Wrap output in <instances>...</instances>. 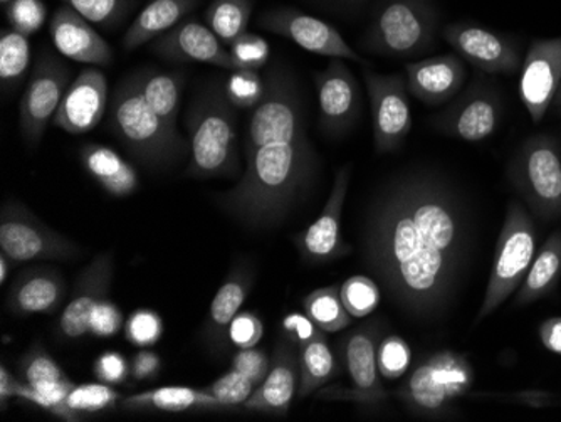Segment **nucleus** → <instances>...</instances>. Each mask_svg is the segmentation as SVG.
Segmentation results:
<instances>
[{"mask_svg":"<svg viewBox=\"0 0 561 422\" xmlns=\"http://www.w3.org/2000/svg\"><path fill=\"white\" fill-rule=\"evenodd\" d=\"M425 2H427V0H425Z\"/></svg>","mask_w":561,"mask_h":422,"instance_id":"58","label":"nucleus"},{"mask_svg":"<svg viewBox=\"0 0 561 422\" xmlns=\"http://www.w3.org/2000/svg\"><path fill=\"white\" fill-rule=\"evenodd\" d=\"M80 160L88 175L113 197H128L140 187V178L134 163L123 159L106 145L84 144Z\"/></svg>","mask_w":561,"mask_h":422,"instance_id":"28","label":"nucleus"},{"mask_svg":"<svg viewBox=\"0 0 561 422\" xmlns=\"http://www.w3.org/2000/svg\"><path fill=\"white\" fill-rule=\"evenodd\" d=\"M299 389V351L288 337L277 340L270 374L245 401L249 412L285 418L291 408L293 397Z\"/></svg>","mask_w":561,"mask_h":422,"instance_id":"23","label":"nucleus"},{"mask_svg":"<svg viewBox=\"0 0 561 422\" xmlns=\"http://www.w3.org/2000/svg\"><path fill=\"white\" fill-rule=\"evenodd\" d=\"M302 310L318 329L327 333L340 332L352 326L353 317L346 310L339 285L314 289L302 298Z\"/></svg>","mask_w":561,"mask_h":422,"instance_id":"36","label":"nucleus"},{"mask_svg":"<svg viewBox=\"0 0 561 422\" xmlns=\"http://www.w3.org/2000/svg\"><path fill=\"white\" fill-rule=\"evenodd\" d=\"M553 106L557 109L558 113H561V83L560 87H558L557 94H554Z\"/></svg>","mask_w":561,"mask_h":422,"instance_id":"56","label":"nucleus"},{"mask_svg":"<svg viewBox=\"0 0 561 422\" xmlns=\"http://www.w3.org/2000/svg\"><path fill=\"white\" fill-rule=\"evenodd\" d=\"M108 128L135 162L150 169L175 166L191 153L188 138L150 109L131 75L119 81L108 106Z\"/></svg>","mask_w":561,"mask_h":422,"instance_id":"4","label":"nucleus"},{"mask_svg":"<svg viewBox=\"0 0 561 422\" xmlns=\"http://www.w3.org/2000/svg\"><path fill=\"white\" fill-rule=\"evenodd\" d=\"M266 93L252 110L245 132L244 170L216 203L252 231L273 229L286 219L317 179L318 160L298 81L283 62L270 66Z\"/></svg>","mask_w":561,"mask_h":422,"instance_id":"2","label":"nucleus"},{"mask_svg":"<svg viewBox=\"0 0 561 422\" xmlns=\"http://www.w3.org/2000/svg\"><path fill=\"white\" fill-rule=\"evenodd\" d=\"M503 116L500 91L488 78L476 75L472 83L457 94L443 113L432 119L434 128L446 137L478 144L497 130Z\"/></svg>","mask_w":561,"mask_h":422,"instance_id":"11","label":"nucleus"},{"mask_svg":"<svg viewBox=\"0 0 561 422\" xmlns=\"http://www.w3.org/2000/svg\"><path fill=\"white\" fill-rule=\"evenodd\" d=\"M232 59H234L236 68L251 69V71H260L266 68L270 62L271 47L264 37L260 34L244 33L239 39L234 41L231 47Z\"/></svg>","mask_w":561,"mask_h":422,"instance_id":"43","label":"nucleus"},{"mask_svg":"<svg viewBox=\"0 0 561 422\" xmlns=\"http://www.w3.org/2000/svg\"><path fill=\"white\" fill-rule=\"evenodd\" d=\"M122 402V394L110 384H81L68 396V406L83 421L87 415L110 411Z\"/></svg>","mask_w":561,"mask_h":422,"instance_id":"38","label":"nucleus"},{"mask_svg":"<svg viewBox=\"0 0 561 422\" xmlns=\"http://www.w3.org/2000/svg\"><path fill=\"white\" fill-rule=\"evenodd\" d=\"M407 88L425 105L439 106L450 102L465 87V59L459 55L434 56L422 61L407 62Z\"/></svg>","mask_w":561,"mask_h":422,"instance_id":"24","label":"nucleus"},{"mask_svg":"<svg viewBox=\"0 0 561 422\" xmlns=\"http://www.w3.org/2000/svg\"><path fill=\"white\" fill-rule=\"evenodd\" d=\"M507 181L531 216L561 217V144L553 135H533L523 141L507 166Z\"/></svg>","mask_w":561,"mask_h":422,"instance_id":"7","label":"nucleus"},{"mask_svg":"<svg viewBox=\"0 0 561 422\" xmlns=\"http://www.w3.org/2000/svg\"><path fill=\"white\" fill-rule=\"evenodd\" d=\"M256 22L261 30L279 34V36L293 41L305 52L313 53L317 56H327L331 59H346V61L364 65L365 68L370 66L367 59L353 52L336 27L331 26L323 19L305 14L298 9H271V11L263 12Z\"/></svg>","mask_w":561,"mask_h":422,"instance_id":"15","label":"nucleus"},{"mask_svg":"<svg viewBox=\"0 0 561 422\" xmlns=\"http://www.w3.org/2000/svg\"><path fill=\"white\" fill-rule=\"evenodd\" d=\"M264 335V326L254 311H241L236 315L229 327V342L238 349H251L261 342Z\"/></svg>","mask_w":561,"mask_h":422,"instance_id":"47","label":"nucleus"},{"mask_svg":"<svg viewBox=\"0 0 561 422\" xmlns=\"http://www.w3.org/2000/svg\"><path fill=\"white\" fill-rule=\"evenodd\" d=\"M68 285L55 267L36 266L15 278L8 293L5 308L15 317L55 313L65 304Z\"/></svg>","mask_w":561,"mask_h":422,"instance_id":"26","label":"nucleus"},{"mask_svg":"<svg viewBox=\"0 0 561 422\" xmlns=\"http://www.w3.org/2000/svg\"><path fill=\"white\" fill-rule=\"evenodd\" d=\"M537 254V229L525 203L507 204L503 228L494 250L493 267L484 300L479 308L474 326L493 315L504 301L518 292Z\"/></svg>","mask_w":561,"mask_h":422,"instance_id":"6","label":"nucleus"},{"mask_svg":"<svg viewBox=\"0 0 561 422\" xmlns=\"http://www.w3.org/2000/svg\"><path fill=\"white\" fill-rule=\"evenodd\" d=\"M252 282L254 278H252L251 270L241 264L229 273L219 292L214 296L209 315L204 323V342L207 343L210 351L220 352L226 349L227 340H229V327L248 298Z\"/></svg>","mask_w":561,"mask_h":422,"instance_id":"27","label":"nucleus"},{"mask_svg":"<svg viewBox=\"0 0 561 422\" xmlns=\"http://www.w3.org/2000/svg\"><path fill=\"white\" fill-rule=\"evenodd\" d=\"M138 90L144 94L145 102L150 109L176 130V118L181 110L182 91L185 87V77L182 71H160L156 68L138 69L131 72Z\"/></svg>","mask_w":561,"mask_h":422,"instance_id":"31","label":"nucleus"},{"mask_svg":"<svg viewBox=\"0 0 561 422\" xmlns=\"http://www.w3.org/2000/svg\"><path fill=\"white\" fill-rule=\"evenodd\" d=\"M18 399L31 402L43 411L62 419V421H81L69 409L68 396L76 386L58 362L50 357L43 343L34 342L30 351L19 362Z\"/></svg>","mask_w":561,"mask_h":422,"instance_id":"17","label":"nucleus"},{"mask_svg":"<svg viewBox=\"0 0 561 422\" xmlns=\"http://www.w3.org/2000/svg\"><path fill=\"white\" fill-rule=\"evenodd\" d=\"M49 36L56 49L75 61L110 66L115 58L112 47L93 30L91 22L69 5L56 9L49 22Z\"/></svg>","mask_w":561,"mask_h":422,"instance_id":"25","label":"nucleus"},{"mask_svg":"<svg viewBox=\"0 0 561 422\" xmlns=\"http://www.w3.org/2000/svg\"><path fill=\"white\" fill-rule=\"evenodd\" d=\"M364 78L370 98L375 150L378 153L397 152L411 134L414 123L407 78L402 75H378L370 66L364 69Z\"/></svg>","mask_w":561,"mask_h":422,"instance_id":"12","label":"nucleus"},{"mask_svg":"<svg viewBox=\"0 0 561 422\" xmlns=\"http://www.w3.org/2000/svg\"><path fill=\"white\" fill-rule=\"evenodd\" d=\"M299 397H308L340 374V364L328 345L323 330L299 343Z\"/></svg>","mask_w":561,"mask_h":422,"instance_id":"33","label":"nucleus"},{"mask_svg":"<svg viewBox=\"0 0 561 422\" xmlns=\"http://www.w3.org/2000/svg\"><path fill=\"white\" fill-rule=\"evenodd\" d=\"M65 5L80 12L101 30L113 31L122 26L140 0H61Z\"/></svg>","mask_w":561,"mask_h":422,"instance_id":"37","label":"nucleus"},{"mask_svg":"<svg viewBox=\"0 0 561 422\" xmlns=\"http://www.w3.org/2000/svg\"><path fill=\"white\" fill-rule=\"evenodd\" d=\"M437 33L439 11L425 0H378L360 46L370 55L411 59L436 46Z\"/></svg>","mask_w":561,"mask_h":422,"instance_id":"5","label":"nucleus"},{"mask_svg":"<svg viewBox=\"0 0 561 422\" xmlns=\"http://www.w3.org/2000/svg\"><path fill=\"white\" fill-rule=\"evenodd\" d=\"M12 2H14V0H0V5H2V9H4L5 11V9H8L9 5L12 4Z\"/></svg>","mask_w":561,"mask_h":422,"instance_id":"57","label":"nucleus"},{"mask_svg":"<svg viewBox=\"0 0 561 422\" xmlns=\"http://www.w3.org/2000/svg\"><path fill=\"white\" fill-rule=\"evenodd\" d=\"M163 335V320L157 311L140 308L125 321V339L135 346L156 345Z\"/></svg>","mask_w":561,"mask_h":422,"instance_id":"42","label":"nucleus"},{"mask_svg":"<svg viewBox=\"0 0 561 422\" xmlns=\"http://www.w3.org/2000/svg\"><path fill=\"white\" fill-rule=\"evenodd\" d=\"M254 11V0H213L204 19L220 43L231 47L236 39L248 33Z\"/></svg>","mask_w":561,"mask_h":422,"instance_id":"34","label":"nucleus"},{"mask_svg":"<svg viewBox=\"0 0 561 422\" xmlns=\"http://www.w3.org/2000/svg\"><path fill=\"white\" fill-rule=\"evenodd\" d=\"M19 386H21V379L11 374L5 365H2L0 367V408H2V412L8 409L9 401L18 397Z\"/></svg>","mask_w":561,"mask_h":422,"instance_id":"54","label":"nucleus"},{"mask_svg":"<svg viewBox=\"0 0 561 422\" xmlns=\"http://www.w3.org/2000/svg\"><path fill=\"white\" fill-rule=\"evenodd\" d=\"M31 62L30 36L14 30L0 31V83L2 93L12 94L24 81Z\"/></svg>","mask_w":561,"mask_h":422,"instance_id":"35","label":"nucleus"},{"mask_svg":"<svg viewBox=\"0 0 561 422\" xmlns=\"http://www.w3.org/2000/svg\"><path fill=\"white\" fill-rule=\"evenodd\" d=\"M113 275L115 264L112 253L100 254L83 267L76 280L71 300L59 317L58 333L61 339L78 340L90 333L91 315L98 304L108 298Z\"/></svg>","mask_w":561,"mask_h":422,"instance_id":"20","label":"nucleus"},{"mask_svg":"<svg viewBox=\"0 0 561 422\" xmlns=\"http://www.w3.org/2000/svg\"><path fill=\"white\" fill-rule=\"evenodd\" d=\"M474 384V368L462 354L436 352L412 372L399 389L403 404L414 414L439 418L457 399L468 396Z\"/></svg>","mask_w":561,"mask_h":422,"instance_id":"8","label":"nucleus"},{"mask_svg":"<svg viewBox=\"0 0 561 422\" xmlns=\"http://www.w3.org/2000/svg\"><path fill=\"white\" fill-rule=\"evenodd\" d=\"M162 358L153 351H141L135 355L130 365V376L135 380H151L159 376Z\"/></svg>","mask_w":561,"mask_h":422,"instance_id":"51","label":"nucleus"},{"mask_svg":"<svg viewBox=\"0 0 561 422\" xmlns=\"http://www.w3.org/2000/svg\"><path fill=\"white\" fill-rule=\"evenodd\" d=\"M412 351L409 343L399 335H389L378 342L377 364L380 376L387 380H397L409 370Z\"/></svg>","mask_w":561,"mask_h":422,"instance_id":"41","label":"nucleus"},{"mask_svg":"<svg viewBox=\"0 0 561 422\" xmlns=\"http://www.w3.org/2000/svg\"><path fill=\"white\" fill-rule=\"evenodd\" d=\"M465 203L434 173L396 179L365 217L362 256L390 300L415 318L449 305L471 246Z\"/></svg>","mask_w":561,"mask_h":422,"instance_id":"1","label":"nucleus"},{"mask_svg":"<svg viewBox=\"0 0 561 422\" xmlns=\"http://www.w3.org/2000/svg\"><path fill=\"white\" fill-rule=\"evenodd\" d=\"M15 266H18V264H15L14 261L9 260L4 253H0V283H2V285H5V282H8L9 271Z\"/></svg>","mask_w":561,"mask_h":422,"instance_id":"55","label":"nucleus"},{"mask_svg":"<svg viewBox=\"0 0 561 422\" xmlns=\"http://www.w3.org/2000/svg\"><path fill=\"white\" fill-rule=\"evenodd\" d=\"M0 250L18 266L27 261L75 260L81 254L80 246L15 201H8L0 210Z\"/></svg>","mask_w":561,"mask_h":422,"instance_id":"9","label":"nucleus"},{"mask_svg":"<svg viewBox=\"0 0 561 422\" xmlns=\"http://www.w3.org/2000/svg\"><path fill=\"white\" fill-rule=\"evenodd\" d=\"M69 77L71 72L68 65L50 52L49 47H43L34 62L19 106V127L27 147H39L71 84Z\"/></svg>","mask_w":561,"mask_h":422,"instance_id":"10","label":"nucleus"},{"mask_svg":"<svg viewBox=\"0 0 561 422\" xmlns=\"http://www.w3.org/2000/svg\"><path fill=\"white\" fill-rule=\"evenodd\" d=\"M201 4L202 0H148L123 36V49L130 53L150 44L185 21Z\"/></svg>","mask_w":561,"mask_h":422,"instance_id":"29","label":"nucleus"},{"mask_svg":"<svg viewBox=\"0 0 561 422\" xmlns=\"http://www.w3.org/2000/svg\"><path fill=\"white\" fill-rule=\"evenodd\" d=\"M306 2L339 18H350V15L362 14L370 0H306Z\"/></svg>","mask_w":561,"mask_h":422,"instance_id":"52","label":"nucleus"},{"mask_svg":"<svg viewBox=\"0 0 561 422\" xmlns=\"http://www.w3.org/2000/svg\"><path fill=\"white\" fill-rule=\"evenodd\" d=\"M273 358L266 351H261L257 346L251 349H239L238 354L232 357V368L241 372L242 376L248 377L254 386H261L271 370Z\"/></svg>","mask_w":561,"mask_h":422,"instance_id":"46","label":"nucleus"},{"mask_svg":"<svg viewBox=\"0 0 561 422\" xmlns=\"http://www.w3.org/2000/svg\"><path fill=\"white\" fill-rule=\"evenodd\" d=\"M313 80L321 132L330 138L343 137L362 116L364 96L360 83L345 59H331L327 69L314 72Z\"/></svg>","mask_w":561,"mask_h":422,"instance_id":"16","label":"nucleus"},{"mask_svg":"<svg viewBox=\"0 0 561 422\" xmlns=\"http://www.w3.org/2000/svg\"><path fill=\"white\" fill-rule=\"evenodd\" d=\"M561 83V37L535 39L522 65L519 98L533 123L543 122Z\"/></svg>","mask_w":561,"mask_h":422,"instance_id":"19","label":"nucleus"},{"mask_svg":"<svg viewBox=\"0 0 561 422\" xmlns=\"http://www.w3.org/2000/svg\"><path fill=\"white\" fill-rule=\"evenodd\" d=\"M283 330L288 339L299 345L306 340L313 339L321 329H318L314 321L306 313H289L283 320Z\"/></svg>","mask_w":561,"mask_h":422,"instance_id":"50","label":"nucleus"},{"mask_svg":"<svg viewBox=\"0 0 561 422\" xmlns=\"http://www.w3.org/2000/svg\"><path fill=\"white\" fill-rule=\"evenodd\" d=\"M11 30L31 36V34L39 33L47 18L46 4L43 0H14L8 9H5Z\"/></svg>","mask_w":561,"mask_h":422,"instance_id":"45","label":"nucleus"},{"mask_svg":"<svg viewBox=\"0 0 561 422\" xmlns=\"http://www.w3.org/2000/svg\"><path fill=\"white\" fill-rule=\"evenodd\" d=\"M541 343L551 354L561 355V317L548 318L540 326Z\"/></svg>","mask_w":561,"mask_h":422,"instance_id":"53","label":"nucleus"},{"mask_svg":"<svg viewBox=\"0 0 561 422\" xmlns=\"http://www.w3.org/2000/svg\"><path fill=\"white\" fill-rule=\"evenodd\" d=\"M352 166H343L335 175L330 197L318 219L301 235L295 244L306 263H330L350 253V246L342 238V216L348 195Z\"/></svg>","mask_w":561,"mask_h":422,"instance_id":"18","label":"nucleus"},{"mask_svg":"<svg viewBox=\"0 0 561 422\" xmlns=\"http://www.w3.org/2000/svg\"><path fill=\"white\" fill-rule=\"evenodd\" d=\"M108 112V81L96 68H87L69 84L53 125L69 135L94 130Z\"/></svg>","mask_w":561,"mask_h":422,"instance_id":"22","label":"nucleus"},{"mask_svg":"<svg viewBox=\"0 0 561 422\" xmlns=\"http://www.w3.org/2000/svg\"><path fill=\"white\" fill-rule=\"evenodd\" d=\"M342 300L353 318H364L374 313L380 305L381 293L377 282L368 276H352L342 286Z\"/></svg>","mask_w":561,"mask_h":422,"instance_id":"40","label":"nucleus"},{"mask_svg":"<svg viewBox=\"0 0 561 422\" xmlns=\"http://www.w3.org/2000/svg\"><path fill=\"white\" fill-rule=\"evenodd\" d=\"M150 52L173 62H207L227 71H238L231 52H227L213 30L197 19H185L151 41Z\"/></svg>","mask_w":561,"mask_h":422,"instance_id":"21","label":"nucleus"},{"mask_svg":"<svg viewBox=\"0 0 561 422\" xmlns=\"http://www.w3.org/2000/svg\"><path fill=\"white\" fill-rule=\"evenodd\" d=\"M224 87H226L229 102L238 110L256 109L263 102L264 93H266L264 78L260 77V71H251V69L232 71Z\"/></svg>","mask_w":561,"mask_h":422,"instance_id":"39","label":"nucleus"},{"mask_svg":"<svg viewBox=\"0 0 561 422\" xmlns=\"http://www.w3.org/2000/svg\"><path fill=\"white\" fill-rule=\"evenodd\" d=\"M119 406L128 411L172 412V414L175 412L227 411L226 406L220 404L216 397L207 392L206 389L179 386L160 387V389L123 397Z\"/></svg>","mask_w":561,"mask_h":422,"instance_id":"30","label":"nucleus"},{"mask_svg":"<svg viewBox=\"0 0 561 422\" xmlns=\"http://www.w3.org/2000/svg\"><path fill=\"white\" fill-rule=\"evenodd\" d=\"M207 392L213 394L220 404L226 406L227 409H234L238 406H244L252 392L256 390V386L242 376L241 372L232 370L227 372L220 376L216 383L206 387Z\"/></svg>","mask_w":561,"mask_h":422,"instance_id":"44","label":"nucleus"},{"mask_svg":"<svg viewBox=\"0 0 561 422\" xmlns=\"http://www.w3.org/2000/svg\"><path fill=\"white\" fill-rule=\"evenodd\" d=\"M236 110L219 81H213L195 94L187 113L191 144L187 178L201 181L241 178L244 152L239 145Z\"/></svg>","mask_w":561,"mask_h":422,"instance_id":"3","label":"nucleus"},{"mask_svg":"<svg viewBox=\"0 0 561 422\" xmlns=\"http://www.w3.org/2000/svg\"><path fill=\"white\" fill-rule=\"evenodd\" d=\"M380 342V326L370 321L367 326L353 329L340 342L343 361L348 370V389L335 387L321 392L323 399H348L358 404H378L387 399L386 389L381 386L380 372L377 364V349Z\"/></svg>","mask_w":561,"mask_h":422,"instance_id":"14","label":"nucleus"},{"mask_svg":"<svg viewBox=\"0 0 561 422\" xmlns=\"http://www.w3.org/2000/svg\"><path fill=\"white\" fill-rule=\"evenodd\" d=\"M443 37L482 75H515L522 68L523 44L510 34L474 22H454L444 27Z\"/></svg>","mask_w":561,"mask_h":422,"instance_id":"13","label":"nucleus"},{"mask_svg":"<svg viewBox=\"0 0 561 422\" xmlns=\"http://www.w3.org/2000/svg\"><path fill=\"white\" fill-rule=\"evenodd\" d=\"M123 327H125V318H123V311L118 305L113 304L108 298L98 304L91 315V335L98 337V339H110V337H115Z\"/></svg>","mask_w":561,"mask_h":422,"instance_id":"48","label":"nucleus"},{"mask_svg":"<svg viewBox=\"0 0 561 422\" xmlns=\"http://www.w3.org/2000/svg\"><path fill=\"white\" fill-rule=\"evenodd\" d=\"M561 280V231H554L535 254L528 275L516 292V307H526L550 295Z\"/></svg>","mask_w":561,"mask_h":422,"instance_id":"32","label":"nucleus"},{"mask_svg":"<svg viewBox=\"0 0 561 422\" xmlns=\"http://www.w3.org/2000/svg\"><path fill=\"white\" fill-rule=\"evenodd\" d=\"M94 376L100 383L118 386L130 376V364L119 352H105L96 358L93 365Z\"/></svg>","mask_w":561,"mask_h":422,"instance_id":"49","label":"nucleus"}]
</instances>
